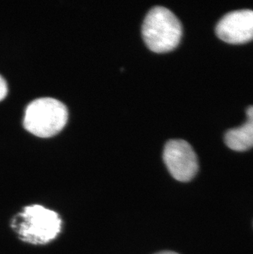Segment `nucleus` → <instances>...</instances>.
<instances>
[{
	"instance_id": "f257e3e1",
	"label": "nucleus",
	"mask_w": 253,
	"mask_h": 254,
	"mask_svg": "<svg viewBox=\"0 0 253 254\" xmlns=\"http://www.w3.org/2000/svg\"><path fill=\"white\" fill-rule=\"evenodd\" d=\"M11 226L20 239L31 245H46L60 234L62 221L55 211L41 205L26 206L15 216Z\"/></svg>"
},
{
	"instance_id": "f03ea898",
	"label": "nucleus",
	"mask_w": 253,
	"mask_h": 254,
	"mask_svg": "<svg viewBox=\"0 0 253 254\" xmlns=\"http://www.w3.org/2000/svg\"><path fill=\"white\" fill-rule=\"evenodd\" d=\"M142 37L146 46L155 53H166L175 50L181 41V22L170 10L157 6L144 20Z\"/></svg>"
},
{
	"instance_id": "7ed1b4c3",
	"label": "nucleus",
	"mask_w": 253,
	"mask_h": 254,
	"mask_svg": "<svg viewBox=\"0 0 253 254\" xmlns=\"http://www.w3.org/2000/svg\"><path fill=\"white\" fill-rule=\"evenodd\" d=\"M68 112L64 104L56 99L44 97L29 104L25 111L23 126L36 137L58 134L67 122Z\"/></svg>"
},
{
	"instance_id": "20e7f679",
	"label": "nucleus",
	"mask_w": 253,
	"mask_h": 254,
	"mask_svg": "<svg viewBox=\"0 0 253 254\" xmlns=\"http://www.w3.org/2000/svg\"><path fill=\"white\" fill-rule=\"evenodd\" d=\"M163 157L171 175L180 182H189L197 173V157L188 141L180 139L168 141Z\"/></svg>"
},
{
	"instance_id": "39448f33",
	"label": "nucleus",
	"mask_w": 253,
	"mask_h": 254,
	"mask_svg": "<svg viewBox=\"0 0 253 254\" xmlns=\"http://www.w3.org/2000/svg\"><path fill=\"white\" fill-rule=\"evenodd\" d=\"M216 35L229 44H243L253 40V10H237L220 20Z\"/></svg>"
},
{
	"instance_id": "423d86ee",
	"label": "nucleus",
	"mask_w": 253,
	"mask_h": 254,
	"mask_svg": "<svg viewBox=\"0 0 253 254\" xmlns=\"http://www.w3.org/2000/svg\"><path fill=\"white\" fill-rule=\"evenodd\" d=\"M225 143L234 151H244L253 146V120H247L241 127L226 132Z\"/></svg>"
},
{
	"instance_id": "0eeeda50",
	"label": "nucleus",
	"mask_w": 253,
	"mask_h": 254,
	"mask_svg": "<svg viewBox=\"0 0 253 254\" xmlns=\"http://www.w3.org/2000/svg\"><path fill=\"white\" fill-rule=\"evenodd\" d=\"M7 94V85L4 78L0 76V101L6 97Z\"/></svg>"
},
{
	"instance_id": "6e6552de",
	"label": "nucleus",
	"mask_w": 253,
	"mask_h": 254,
	"mask_svg": "<svg viewBox=\"0 0 253 254\" xmlns=\"http://www.w3.org/2000/svg\"><path fill=\"white\" fill-rule=\"evenodd\" d=\"M247 118L249 120H253V106H249L247 110Z\"/></svg>"
},
{
	"instance_id": "1a4fd4ad",
	"label": "nucleus",
	"mask_w": 253,
	"mask_h": 254,
	"mask_svg": "<svg viewBox=\"0 0 253 254\" xmlns=\"http://www.w3.org/2000/svg\"><path fill=\"white\" fill-rule=\"evenodd\" d=\"M156 254H179L177 253L170 252V251H166V252L158 253Z\"/></svg>"
}]
</instances>
